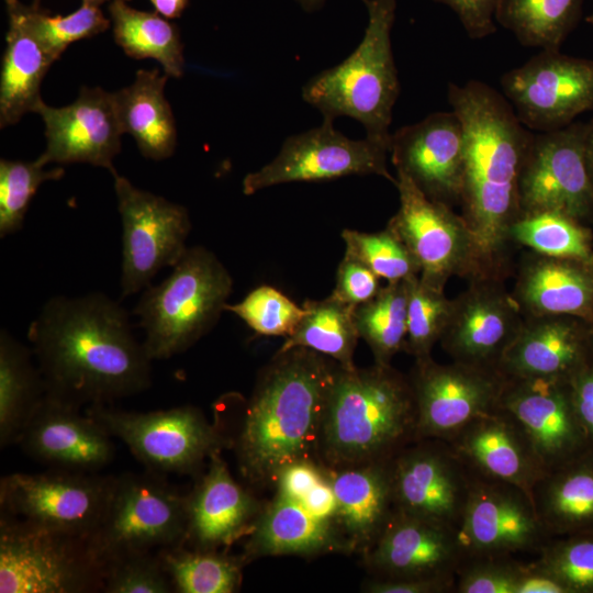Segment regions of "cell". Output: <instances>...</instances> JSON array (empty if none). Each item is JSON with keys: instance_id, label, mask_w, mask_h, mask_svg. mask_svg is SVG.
<instances>
[{"instance_id": "e0dca14e", "label": "cell", "mask_w": 593, "mask_h": 593, "mask_svg": "<svg viewBox=\"0 0 593 593\" xmlns=\"http://www.w3.org/2000/svg\"><path fill=\"white\" fill-rule=\"evenodd\" d=\"M457 532L465 560L537 555L551 539L526 491L475 475Z\"/></svg>"}, {"instance_id": "f35d334b", "label": "cell", "mask_w": 593, "mask_h": 593, "mask_svg": "<svg viewBox=\"0 0 593 593\" xmlns=\"http://www.w3.org/2000/svg\"><path fill=\"white\" fill-rule=\"evenodd\" d=\"M456 593H567L533 562L514 557L466 559L459 568Z\"/></svg>"}, {"instance_id": "db71d44e", "label": "cell", "mask_w": 593, "mask_h": 593, "mask_svg": "<svg viewBox=\"0 0 593 593\" xmlns=\"http://www.w3.org/2000/svg\"><path fill=\"white\" fill-rule=\"evenodd\" d=\"M570 383L577 415L593 445V371L574 373Z\"/></svg>"}, {"instance_id": "f546056e", "label": "cell", "mask_w": 593, "mask_h": 593, "mask_svg": "<svg viewBox=\"0 0 593 593\" xmlns=\"http://www.w3.org/2000/svg\"><path fill=\"white\" fill-rule=\"evenodd\" d=\"M168 78L157 68L139 69L132 85L112 92L123 134H130L141 154L154 160L170 157L177 146L176 121L165 97Z\"/></svg>"}, {"instance_id": "52a82bcc", "label": "cell", "mask_w": 593, "mask_h": 593, "mask_svg": "<svg viewBox=\"0 0 593 593\" xmlns=\"http://www.w3.org/2000/svg\"><path fill=\"white\" fill-rule=\"evenodd\" d=\"M104 578L88 538L1 513V593L102 592Z\"/></svg>"}, {"instance_id": "f6af8a7d", "label": "cell", "mask_w": 593, "mask_h": 593, "mask_svg": "<svg viewBox=\"0 0 593 593\" xmlns=\"http://www.w3.org/2000/svg\"><path fill=\"white\" fill-rule=\"evenodd\" d=\"M26 19L53 61L74 42L108 30V20L98 7L81 4L68 15H51L38 2L25 5Z\"/></svg>"}, {"instance_id": "8fae6325", "label": "cell", "mask_w": 593, "mask_h": 593, "mask_svg": "<svg viewBox=\"0 0 593 593\" xmlns=\"http://www.w3.org/2000/svg\"><path fill=\"white\" fill-rule=\"evenodd\" d=\"M113 475L49 469L1 478V513L89 538L104 512Z\"/></svg>"}, {"instance_id": "e575fe53", "label": "cell", "mask_w": 593, "mask_h": 593, "mask_svg": "<svg viewBox=\"0 0 593 593\" xmlns=\"http://www.w3.org/2000/svg\"><path fill=\"white\" fill-rule=\"evenodd\" d=\"M303 307L302 320L278 353L306 348L333 359L343 368L356 367L354 353L360 336L354 317L355 306L329 295L323 300H307Z\"/></svg>"}, {"instance_id": "d6a6232c", "label": "cell", "mask_w": 593, "mask_h": 593, "mask_svg": "<svg viewBox=\"0 0 593 593\" xmlns=\"http://www.w3.org/2000/svg\"><path fill=\"white\" fill-rule=\"evenodd\" d=\"M46 396V387L31 348L9 331L0 332V446L16 444Z\"/></svg>"}, {"instance_id": "d590c367", "label": "cell", "mask_w": 593, "mask_h": 593, "mask_svg": "<svg viewBox=\"0 0 593 593\" xmlns=\"http://www.w3.org/2000/svg\"><path fill=\"white\" fill-rule=\"evenodd\" d=\"M584 0H500L497 24L527 47L559 49L582 15Z\"/></svg>"}, {"instance_id": "ac0fdd59", "label": "cell", "mask_w": 593, "mask_h": 593, "mask_svg": "<svg viewBox=\"0 0 593 593\" xmlns=\"http://www.w3.org/2000/svg\"><path fill=\"white\" fill-rule=\"evenodd\" d=\"M499 405L522 427L546 472L589 454L570 379L505 377Z\"/></svg>"}, {"instance_id": "2e32d148", "label": "cell", "mask_w": 593, "mask_h": 593, "mask_svg": "<svg viewBox=\"0 0 593 593\" xmlns=\"http://www.w3.org/2000/svg\"><path fill=\"white\" fill-rule=\"evenodd\" d=\"M416 403V440H448L499 406L505 377L496 369L455 361L416 360L410 379Z\"/></svg>"}, {"instance_id": "7c38bea8", "label": "cell", "mask_w": 593, "mask_h": 593, "mask_svg": "<svg viewBox=\"0 0 593 593\" xmlns=\"http://www.w3.org/2000/svg\"><path fill=\"white\" fill-rule=\"evenodd\" d=\"M503 96L528 128L549 132L593 110V60L541 49L501 78Z\"/></svg>"}, {"instance_id": "9a60e30c", "label": "cell", "mask_w": 593, "mask_h": 593, "mask_svg": "<svg viewBox=\"0 0 593 593\" xmlns=\"http://www.w3.org/2000/svg\"><path fill=\"white\" fill-rule=\"evenodd\" d=\"M473 474L446 440L417 439L392 459L396 512L458 529Z\"/></svg>"}, {"instance_id": "ee69618b", "label": "cell", "mask_w": 593, "mask_h": 593, "mask_svg": "<svg viewBox=\"0 0 593 593\" xmlns=\"http://www.w3.org/2000/svg\"><path fill=\"white\" fill-rule=\"evenodd\" d=\"M570 536L551 538L533 563L567 593L593 592V530Z\"/></svg>"}, {"instance_id": "681fc988", "label": "cell", "mask_w": 593, "mask_h": 593, "mask_svg": "<svg viewBox=\"0 0 593 593\" xmlns=\"http://www.w3.org/2000/svg\"><path fill=\"white\" fill-rule=\"evenodd\" d=\"M379 277L360 261L344 256L336 273L332 296L357 306L373 299L381 290Z\"/></svg>"}, {"instance_id": "836d02e7", "label": "cell", "mask_w": 593, "mask_h": 593, "mask_svg": "<svg viewBox=\"0 0 593 593\" xmlns=\"http://www.w3.org/2000/svg\"><path fill=\"white\" fill-rule=\"evenodd\" d=\"M108 10L114 41L127 56L155 59L168 77H182L183 44L176 24L157 12L136 10L125 0H112Z\"/></svg>"}, {"instance_id": "7dc6e473", "label": "cell", "mask_w": 593, "mask_h": 593, "mask_svg": "<svg viewBox=\"0 0 593 593\" xmlns=\"http://www.w3.org/2000/svg\"><path fill=\"white\" fill-rule=\"evenodd\" d=\"M225 311L238 316L258 335L289 337L305 309L291 301L286 294L271 286H259L242 301L226 304Z\"/></svg>"}, {"instance_id": "ffe728a7", "label": "cell", "mask_w": 593, "mask_h": 593, "mask_svg": "<svg viewBox=\"0 0 593 593\" xmlns=\"http://www.w3.org/2000/svg\"><path fill=\"white\" fill-rule=\"evenodd\" d=\"M35 113L45 124L46 148L38 157L46 165L86 163L116 172L123 132L111 92L82 87L72 103L54 108L42 100Z\"/></svg>"}, {"instance_id": "f5cc1de1", "label": "cell", "mask_w": 593, "mask_h": 593, "mask_svg": "<svg viewBox=\"0 0 593 593\" xmlns=\"http://www.w3.org/2000/svg\"><path fill=\"white\" fill-rule=\"evenodd\" d=\"M450 579H374L365 586L370 593H447L455 592Z\"/></svg>"}, {"instance_id": "6da1fadb", "label": "cell", "mask_w": 593, "mask_h": 593, "mask_svg": "<svg viewBox=\"0 0 593 593\" xmlns=\"http://www.w3.org/2000/svg\"><path fill=\"white\" fill-rule=\"evenodd\" d=\"M27 339L46 394L81 409L138 394L152 384V362L128 312L102 292L49 298Z\"/></svg>"}, {"instance_id": "277c9868", "label": "cell", "mask_w": 593, "mask_h": 593, "mask_svg": "<svg viewBox=\"0 0 593 593\" xmlns=\"http://www.w3.org/2000/svg\"><path fill=\"white\" fill-rule=\"evenodd\" d=\"M416 423L410 379L390 365L338 366L326 400L318 449L336 467L390 460L416 440Z\"/></svg>"}, {"instance_id": "ba28073f", "label": "cell", "mask_w": 593, "mask_h": 593, "mask_svg": "<svg viewBox=\"0 0 593 593\" xmlns=\"http://www.w3.org/2000/svg\"><path fill=\"white\" fill-rule=\"evenodd\" d=\"M186 495L156 472L114 477L102 517L89 544L105 564L130 552L183 545Z\"/></svg>"}, {"instance_id": "f1b7e54d", "label": "cell", "mask_w": 593, "mask_h": 593, "mask_svg": "<svg viewBox=\"0 0 593 593\" xmlns=\"http://www.w3.org/2000/svg\"><path fill=\"white\" fill-rule=\"evenodd\" d=\"M249 535L244 562L262 556L348 549L333 523L315 517L300 501L279 494L259 513Z\"/></svg>"}, {"instance_id": "cb8c5ba5", "label": "cell", "mask_w": 593, "mask_h": 593, "mask_svg": "<svg viewBox=\"0 0 593 593\" xmlns=\"http://www.w3.org/2000/svg\"><path fill=\"white\" fill-rule=\"evenodd\" d=\"M446 441L473 475L513 484L529 495L546 474L528 437L500 405Z\"/></svg>"}, {"instance_id": "c3c4849f", "label": "cell", "mask_w": 593, "mask_h": 593, "mask_svg": "<svg viewBox=\"0 0 593 593\" xmlns=\"http://www.w3.org/2000/svg\"><path fill=\"white\" fill-rule=\"evenodd\" d=\"M104 593H170L171 581L157 551L130 552L105 563Z\"/></svg>"}, {"instance_id": "5b68a950", "label": "cell", "mask_w": 593, "mask_h": 593, "mask_svg": "<svg viewBox=\"0 0 593 593\" xmlns=\"http://www.w3.org/2000/svg\"><path fill=\"white\" fill-rule=\"evenodd\" d=\"M362 1L368 24L360 44L344 61L312 77L302 97L324 119H355L362 124L367 138L390 147L389 127L400 93L391 46L396 0Z\"/></svg>"}, {"instance_id": "bcb514c9", "label": "cell", "mask_w": 593, "mask_h": 593, "mask_svg": "<svg viewBox=\"0 0 593 593\" xmlns=\"http://www.w3.org/2000/svg\"><path fill=\"white\" fill-rule=\"evenodd\" d=\"M511 231L519 242L549 257L584 258L589 254L583 232L572 217L560 213L527 214Z\"/></svg>"}, {"instance_id": "8992f818", "label": "cell", "mask_w": 593, "mask_h": 593, "mask_svg": "<svg viewBox=\"0 0 593 593\" xmlns=\"http://www.w3.org/2000/svg\"><path fill=\"white\" fill-rule=\"evenodd\" d=\"M233 278L214 253L188 247L169 276L143 290L133 313L154 360L179 355L208 334L225 312Z\"/></svg>"}, {"instance_id": "94428289", "label": "cell", "mask_w": 593, "mask_h": 593, "mask_svg": "<svg viewBox=\"0 0 593 593\" xmlns=\"http://www.w3.org/2000/svg\"><path fill=\"white\" fill-rule=\"evenodd\" d=\"M586 22L593 25V12L589 16H586Z\"/></svg>"}, {"instance_id": "6125c7cd", "label": "cell", "mask_w": 593, "mask_h": 593, "mask_svg": "<svg viewBox=\"0 0 593 593\" xmlns=\"http://www.w3.org/2000/svg\"><path fill=\"white\" fill-rule=\"evenodd\" d=\"M592 125H593V118L591 119V121H589Z\"/></svg>"}, {"instance_id": "11a10c76", "label": "cell", "mask_w": 593, "mask_h": 593, "mask_svg": "<svg viewBox=\"0 0 593 593\" xmlns=\"http://www.w3.org/2000/svg\"><path fill=\"white\" fill-rule=\"evenodd\" d=\"M300 502L315 517L335 525L336 497L325 473L324 478Z\"/></svg>"}, {"instance_id": "f907efd6", "label": "cell", "mask_w": 593, "mask_h": 593, "mask_svg": "<svg viewBox=\"0 0 593 593\" xmlns=\"http://www.w3.org/2000/svg\"><path fill=\"white\" fill-rule=\"evenodd\" d=\"M449 7L471 40L496 32L495 12L500 0H433Z\"/></svg>"}, {"instance_id": "1f68e13d", "label": "cell", "mask_w": 593, "mask_h": 593, "mask_svg": "<svg viewBox=\"0 0 593 593\" xmlns=\"http://www.w3.org/2000/svg\"><path fill=\"white\" fill-rule=\"evenodd\" d=\"M581 359L572 327L549 321L519 328L497 370L510 378L570 379Z\"/></svg>"}, {"instance_id": "7a4b0ae2", "label": "cell", "mask_w": 593, "mask_h": 593, "mask_svg": "<svg viewBox=\"0 0 593 593\" xmlns=\"http://www.w3.org/2000/svg\"><path fill=\"white\" fill-rule=\"evenodd\" d=\"M338 363L306 348L277 353L259 378L236 438L243 474L277 479L318 449L326 400Z\"/></svg>"}, {"instance_id": "6f0895ef", "label": "cell", "mask_w": 593, "mask_h": 593, "mask_svg": "<svg viewBox=\"0 0 593 593\" xmlns=\"http://www.w3.org/2000/svg\"><path fill=\"white\" fill-rule=\"evenodd\" d=\"M589 128L586 133V139H585V153H586V161L589 167V172L591 176V181L593 186V125L588 122Z\"/></svg>"}, {"instance_id": "4316f807", "label": "cell", "mask_w": 593, "mask_h": 593, "mask_svg": "<svg viewBox=\"0 0 593 593\" xmlns=\"http://www.w3.org/2000/svg\"><path fill=\"white\" fill-rule=\"evenodd\" d=\"M518 331L506 301L491 293H474L452 307L440 339L455 361L497 370Z\"/></svg>"}, {"instance_id": "3957f363", "label": "cell", "mask_w": 593, "mask_h": 593, "mask_svg": "<svg viewBox=\"0 0 593 593\" xmlns=\"http://www.w3.org/2000/svg\"><path fill=\"white\" fill-rule=\"evenodd\" d=\"M447 98L465 131V221L477 248L489 253L519 211V180L534 133L485 82L449 83Z\"/></svg>"}, {"instance_id": "603a6c76", "label": "cell", "mask_w": 593, "mask_h": 593, "mask_svg": "<svg viewBox=\"0 0 593 593\" xmlns=\"http://www.w3.org/2000/svg\"><path fill=\"white\" fill-rule=\"evenodd\" d=\"M465 561L457 529L394 512L366 551L376 579H450Z\"/></svg>"}, {"instance_id": "5bb4252c", "label": "cell", "mask_w": 593, "mask_h": 593, "mask_svg": "<svg viewBox=\"0 0 593 593\" xmlns=\"http://www.w3.org/2000/svg\"><path fill=\"white\" fill-rule=\"evenodd\" d=\"M589 124L574 121L533 134L519 180V211L556 212L569 217L593 206L585 139Z\"/></svg>"}, {"instance_id": "7bdbcfd3", "label": "cell", "mask_w": 593, "mask_h": 593, "mask_svg": "<svg viewBox=\"0 0 593 593\" xmlns=\"http://www.w3.org/2000/svg\"><path fill=\"white\" fill-rule=\"evenodd\" d=\"M345 256L354 258L388 283L407 280L421 273L415 258L403 242L390 230L365 233L344 230Z\"/></svg>"}, {"instance_id": "91938a15", "label": "cell", "mask_w": 593, "mask_h": 593, "mask_svg": "<svg viewBox=\"0 0 593 593\" xmlns=\"http://www.w3.org/2000/svg\"><path fill=\"white\" fill-rule=\"evenodd\" d=\"M107 1H112V0H82V4L99 8L100 4H103ZM125 1H128V0H125Z\"/></svg>"}, {"instance_id": "9f6ffc18", "label": "cell", "mask_w": 593, "mask_h": 593, "mask_svg": "<svg viewBox=\"0 0 593 593\" xmlns=\"http://www.w3.org/2000/svg\"><path fill=\"white\" fill-rule=\"evenodd\" d=\"M156 12L166 19L181 16L189 0H149Z\"/></svg>"}, {"instance_id": "44dd1931", "label": "cell", "mask_w": 593, "mask_h": 593, "mask_svg": "<svg viewBox=\"0 0 593 593\" xmlns=\"http://www.w3.org/2000/svg\"><path fill=\"white\" fill-rule=\"evenodd\" d=\"M391 159L429 199H461L465 131L455 111L434 112L391 134Z\"/></svg>"}, {"instance_id": "4fadbf2b", "label": "cell", "mask_w": 593, "mask_h": 593, "mask_svg": "<svg viewBox=\"0 0 593 593\" xmlns=\"http://www.w3.org/2000/svg\"><path fill=\"white\" fill-rule=\"evenodd\" d=\"M332 120L283 142L278 155L243 179V193L288 182L323 181L340 177L378 175L396 183L387 167L389 145L365 137L351 139Z\"/></svg>"}, {"instance_id": "ab89813d", "label": "cell", "mask_w": 593, "mask_h": 593, "mask_svg": "<svg viewBox=\"0 0 593 593\" xmlns=\"http://www.w3.org/2000/svg\"><path fill=\"white\" fill-rule=\"evenodd\" d=\"M521 292L536 313L577 314L589 307L593 287L584 273L567 264L541 261L527 271Z\"/></svg>"}, {"instance_id": "7402d4cb", "label": "cell", "mask_w": 593, "mask_h": 593, "mask_svg": "<svg viewBox=\"0 0 593 593\" xmlns=\"http://www.w3.org/2000/svg\"><path fill=\"white\" fill-rule=\"evenodd\" d=\"M112 438L86 411L46 394L16 444L51 469L98 473L114 458Z\"/></svg>"}, {"instance_id": "816d5d0a", "label": "cell", "mask_w": 593, "mask_h": 593, "mask_svg": "<svg viewBox=\"0 0 593 593\" xmlns=\"http://www.w3.org/2000/svg\"><path fill=\"white\" fill-rule=\"evenodd\" d=\"M323 478L324 472L311 460L293 462L282 469L276 479L278 494L301 501Z\"/></svg>"}, {"instance_id": "4dcf8cb0", "label": "cell", "mask_w": 593, "mask_h": 593, "mask_svg": "<svg viewBox=\"0 0 593 593\" xmlns=\"http://www.w3.org/2000/svg\"><path fill=\"white\" fill-rule=\"evenodd\" d=\"M586 454L546 472L530 497L551 538L593 530V460Z\"/></svg>"}, {"instance_id": "680465c9", "label": "cell", "mask_w": 593, "mask_h": 593, "mask_svg": "<svg viewBox=\"0 0 593 593\" xmlns=\"http://www.w3.org/2000/svg\"><path fill=\"white\" fill-rule=\"evenodd\" d=\"M296 1L307 12H312V11L317 10L325 2V0H296Z\"/></svg>"}, {"instance_id": "d6986e66", "label": "cell", "mask_w": 593, "mask_h": 593, "mask_svg": "<svg viewBox=\"0 0 593 593\" xmlns=\"http://www.w3.org/2000/svg\"><path fill=\"white\" fill-rule=\"evenodd\" d=\"M395 186L400 206L388 228L415 258L421 279L443 288L478 249L471 231L447 204L426 197L404 172L398 171Z\"/></svg>"}, {"instance_id": "8d00e7d4", "label": "cell", "mask_w": 593, "mask_h": 593, "mask_svg": "<svg viewBox=\"0 0 593 593\" xmlns=\"http://www.w3.org/2000/svg\"><path fill=\"white\" fill-rule=\"evenodd\" d=\"M178 593H233L242 582V558L177 545L157 551Z\"/></svg>"}, {"instance_id": "d4e9b609", "label": "cell", "mask_w": 593, "mask_h": 593, "mask_svg": "<svg viewBox=\"0 0 593 593\" xmlns=\"http://www.w3.org/2000/svg\"><path fill=\"white\" fill-rule=\"evenodd\" d=\"M259 513L257 501L233 479L220 451L214 452L208 471L186 494L183 545L201 550L228 547L250 533Z\"/></svg>"}, {"instance_id": "9c48e42d", "label": "cell", "mask_w": 593, "mask_h": 593, "mask_svg": "<svg viewBox=\"0 0 593 593\" xmlns=\"http://www.w3.org/2000/svg\"><path fill=\"white\" fill-rule=\"evenodd\" d=\"M86 412L156 473H197L206 457L228 445V439L191 405L133 412L93 404Z\"/></svg>"}, {"instance_id": "30bf717a", "label": "cell", "mask_w": 593, "mask_h": 593, "mask_svg": "<svg viewBox=\"0 0 593 593\" xmlns=\"http://www.w3.org/2000/svg\"><path fill=\"white\" fill-rule=\"evenodd\" d=\"M112 176L122 223L121 296L128 298L177 264L189 247L192 224L186 206Z\"/></svg>"}, {"instance_id": "83f0119b", "label": "cell", "mask_w": 593, "mask_h": 593, "mask_svg": "<svg viewBox=\"0 0 593 593\" xmlns=\"http://www.w3.org/2000/svg\"><path fill=\"white\" fill-rule=\"evenodd\" d=\"M9 16L0 76V127L13 125L42 101L41 83L54 63L31 27L25 4L4 0Z\"/></svg>"}, {"instance_id": "74e56055", "label": "cell", "mask_w": 593, "mask_h": 593, "mask_svg": "<svg viewBox=\"0 0 593 593\" xmlns=\"http://www.w3.org/2000/svg\"><path fill=\"white\" fill-rule=\"evenodd\" d=\"M360 338L369 345L376 363L388 366L404 349L407 333V280L388 283L370 301L355 306Z\"/></svg>"}, {"instance_id": "be15d7a7", "label": "cell", "mask_w": 593, "mask_h": 593, "mask_svg": "<svg viewBox=\"0 0 593 593\" xmlns=\"http://www.w3.org/2000/svg\"><path fill=\"white\" fill-rule=\"evenodd\" d=\"M40 0H34V2H38Z\"/></svg>"}, {"instance_id": "484cf974", "label": "cell", "mask_w": 593, "mask_h": 593, "mask_svg": "<svg viewBox=\"0 0 593 593\" xmlns=\"http://www.w3.org/2000/svg\"><path fill=\"white\" fill-rule=\"evenodd\" d=\"M336 497L335 526L347 548L367 551L395 512L392 459L327 471Z\"/></svg>"}, {"instance_id": "60d3db41", "label": "cell", "mask_w": 593, "mask_h": 593, "mask_svg": "<svg viewBox=\"0 0 593 593\" xmlns=\"http://www.w3.org/2000/svg\"><path fill=\"white\" fill-rule=\"evenodd\" d=\"M452 307L443 288L418 276L407 279V333L404 349L416 360L430 357L434 344L445 332Z\"/></svg>"}, {"instance_id": "b9f144b4", "label": "cell", "mask_w": 593, "mask_h": 593, "mask_svg": "<svg viewBox=\"0 0 593 593\" xmlns=\"http://www.w3.org/2000/svg\"><path fill=\"white\" fill-rule=\"evenodd\" d=\"M37 157L33 161L0 160V237L14 234L23 227L30 203L40 186L59 180L65 170L57 166L45 169Z\"/></svg>"}]
</instances>
